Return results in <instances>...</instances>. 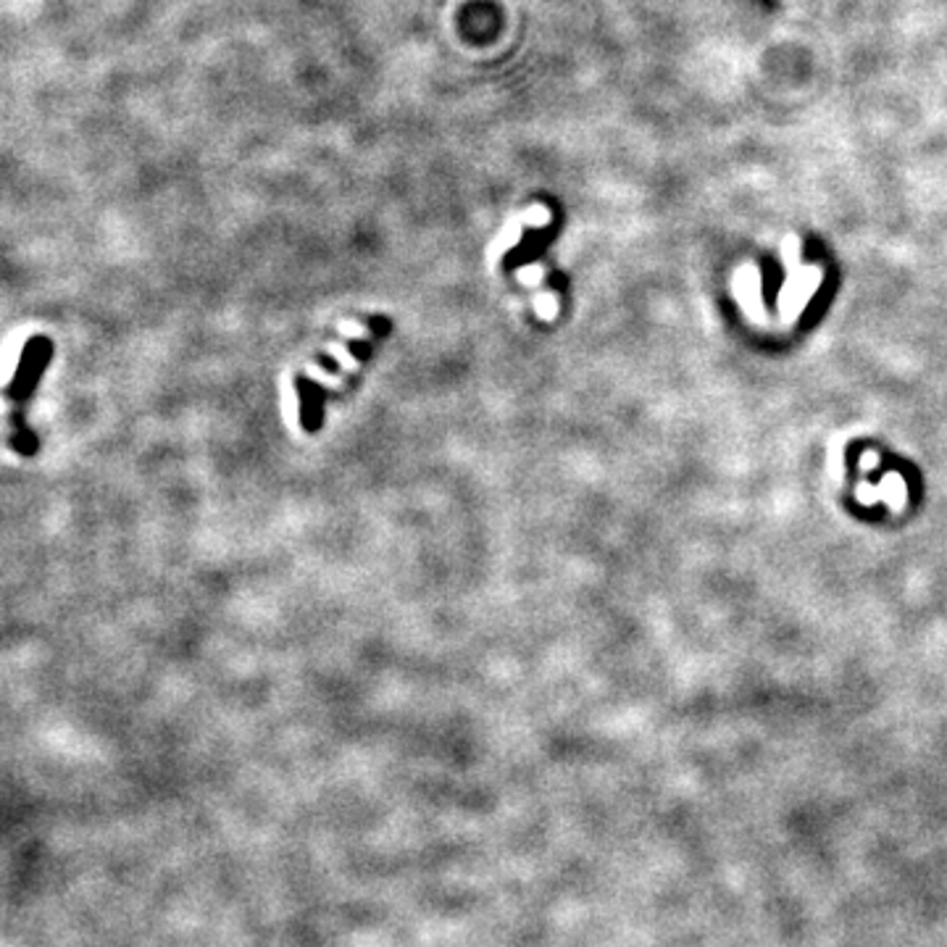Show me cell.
I'll return each mask as SVG.
<instances>
[{"label": "cell", "instance_id": "obj_3", "mask_svg": "<svg viewBox=\"0 0 947 947\" xmlns=\"http://www.w3.org/2000/svg\"><path fill=\"white\" fill-rule=\"evenodd\" d=\"M534 308H537V313H540L543 319H552V316H555V298H552L551 292H543V295H537Z\"/></svg>", "mask_w": 947, "mask_h": 947}, {"label": "cell", "instance_id": "obj_6", "mask_svg": "<svg viewBox=\"0 0 947 947\" xmlns=\"http://www.w3.org/2000/svg\"><path fill=\"white\" fill-rule=\"evenodd\" d=\"M540 272H543L540 266H529V269H521L519 279H521V282H524V284H534V282L540 279Z\"/></svg>", "mask_w": 947, "mask_h": 947}, {"label": "cell", "instance_id": "obj_2", "mask_svg": "<svg viewBox=\"0 0 947 947\" xmlns=\"http://www.w3.org/2000/svg\"><path fill=\"white\" fill-rule=\"evenodd\" d=\"M330 353H332L337 361L342 364V368H345V371H356V368H358V364L353 361V356H350V353L345 350V345H342V342H332V345H330Z\"/></svg>", "mask_w": 947, "mask_h": 947}, {"label": "cell", "instance_id": "obj_5", "mask_svg": "<svg viewBox=\"0 0 947 947\" xmlns=\"http://www.w3.org/2000/svg\"><path fill=\"white\" fill-rule=\"evenodd\" d=\"M284 408H287V419H290V424H295L298 422V397L292 395V390L290 387H284Z\"/></svg>", "mask_w": 947, "mask_h": 947}, {"label": "cell", "instance_id": "obj_4", "mask_svg": "<svg viewBox=\"0 0 947 947\" xmlns=\"http://www.w3.org/2000/svg\"><path fill=\"white\" fill-rule=\"evenodd\" d=\"M337 330H339V335H345V337H367L368 335V330L364 327V324H358V321H339L337 324Z\"/></svg>", "mask_w": 947, "mask_h": 947}, {"label": "cell", "instance_id": "obj_1", "mask_svg": "<svg viewBox=\"0 0 947 947\" xmlns=\"http://www.w3.org/2000/svg\"><path fill=\"white\" fill-rule=\"evenodd\" d=\"M306 374L308 376H313V379H319L321 385H327V387H342L345 385V379L342 376H330V374H324V368L319 367H313V364H308L306 367Z\"/></svg>", "mask_w": 947, "mask_h": 947}]
</instances>
